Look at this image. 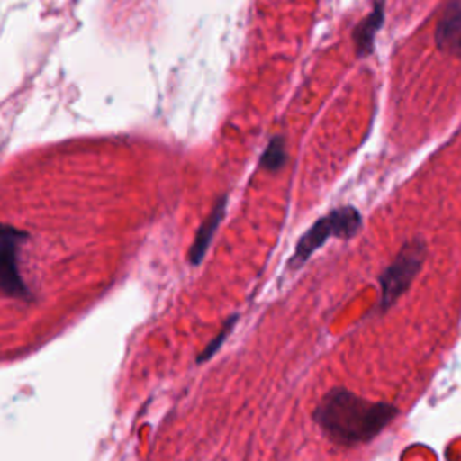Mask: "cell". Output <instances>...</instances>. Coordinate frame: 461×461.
<instances>
[{
    "mask_svg": "<svg viewBox=\"0 0 461 461\" xmlns=\"http://www.w3.org/2000/svg\"><path fill=\"white\" fill-rule=\"evenodd\" d=\"M398 414L393 403L371 402L344 387L324 394L313 411V421L324 436L340 447H357L376 438Z\"/></svg>",
    "mask_w": 461,
    "mask_h": 461,
    "instance_id": "obj_1",
    "label": "cell"
},
{
    "mask_svg": "<svg viewBox=\"0 0 461 461\" xmlns=\"http://www.w3.org/2000/svg\"><path fill=\"white\" fill-rule=\"evenodd\" d=\"M384 20V5H376V9L358 25L355 31V43H357V52L360 56L369 54L373 49V40L376 31L380 29Z\"/></svg>",
    "mask_w": 461,
    "mask_h": 461,
    "instance_id": "obj_7",
    "label": "cell"
},
{
    "mask_svg": "<svg viewBox=\"0 0 461 461\" xmlns=\"http://www.w3.org/2000/svg\"><path fill=\"white\" fill-rule=\"evenodd\" d=\"M225 207H227V196H223V198H220L218 200V203L214 205V209H212V212L209 214V218L203 221V225L200 227V230H198V234H196V240H194V243H193V249H191V263H200L202 261V258H203V254L207 252V247H209V243H211V240H212V236H214V232H216V229H218V225L221 223V220H223V214H225Z\"/></svg>",
    "mask_w": 461,
    "mask_h": 461,
    "instance_id": "obj_6",
    "label": "cell"
},
{
    "mask_svg": "<svg viewBox=\"0 0 461 461\" xmlns=\"http://www.w3.org/2000/svg\"><path fill=\"white\" fill-rule=\"evenodd\" d=\"M23 234L0 223V292L11 297H27V286L20 276V247Z\"/></svg>",
    "mask_w": 461,
    "mask_h": 461,
    "instance_id": "obj_4",
    "label": "cell"
},
{
    "mask_svg": "<svg viewBox=\"0 0 461 461\" xmlns=\"http://www.w3.org/2000/svg\"><path fill=\"white\" fill-rule=\"evenodd\" d=\"M436 45L452 56L461 58V0H450L436 25Z\"/></svg>",
    "mask_w": 461,
    "mask_h": 461,
    "instance_id": "obj_5",
    "label": "cell"
},
{
    "mask_svg": "<svg viewBox=\"0 0 461 461\" xmlns=\"http://www.w3.org/2000/svg\"><path fill=\"white\" fill-rule=\"evenodd\" d=\"M285 162H286V146H285V139H283L281 135H277V137L270 139L267 149H265L263 155H261L259 164H261V167H265V169H268V171L274 173V171L281 169V167L285 166Z\"/></svg>",
    "mask_w": 461,
    "mask_h": 461,
    "instance_id": "obj_8",
    "label": "cell"
},
{
    "mask_svg": "<svg viewBox=\"0 0 461 461\" xmlns=\"http://www.w3.org/2000/svg\"><path fill=\"white\" fill-rule=\"evenodd\" d=\"M362 227V214L353 205H344L339 209H333L326 216L319 218L299 240L295 252L290 259V267H301L304 261L310 259V256L321 249L330 238H342L349 240L353 238Z\"/></svg>",
    "mask_w": 461,
    "mask_h": 461,
    "instance_id": "obj_2",
    "label": "cell"
},
{
    "mask_svg": "<svg viewBox=\"0 0 461 461\" xmlns=\"http://www.w3.org/2000/svg\"><path fill=\"white\" fill-rule=\"evenodd\" d=\"M425 243L420 240L409 241L402 247L394 261L380 274V310H387L402 294L407 292L412 279L425 261Z\"/></svg>",
    "mask_w": 461,
    "mask_h": 461,
    "instance_id": "obj_3",
    "label": "cell"
},
{
    "mask_svg": "<svg viewBox=\"0 0 461 461\" xmlns=\"http://www.w3.org/2000/svg\"><path fill=\"white\" fill-rule=\"evenodd\" d=\"M236 321H238V315L234 313V315H230L229 317V321L225 322V326L220 330V333L216 335V339H212L209 344H207V348H205V351L198 357V362H205V360H209L218 349H220V346L223 344V340L229 337V333H230V330H232V326L236 324Z\"/></svg>",
    "mask_w": 461,
    "mask_h": 461,
    "instance_id": "obj_9",
    "label": "cell"
}]
</instances>
